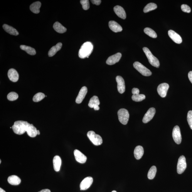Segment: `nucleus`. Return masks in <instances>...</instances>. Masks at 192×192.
<instances>
[{
  "label": "nucleus",
  "mask_w": 192,
  "mask_h": 192,
  "mask_svg": "<svg viewBox=\"0 0 192 192\" xmlns=\"http://www.w3.org/2000/svg\"><path fill=\"white\" fill-rule=\"evenodd\" d=\"M30 125V124L26 121H18L14 122L12 128L15 133L21 135L27 131Z\"/></svg>",
  "instance_id": "f257e3e1"
},
{
  "label": "nucleus",
  "mask_w": 192,
  "mask_h": 192,
  "mask_svg": "<svg viewBox=\"0 0 192 192\" xmlns=\"http://www.w3.org/2000/svg\"><path fill=\"white\" fill-rule=\"evenodd\" d=\"M93 49V44L90 42H87L84 43L79 51V57L82 59L88 58L92 53Z\"/></svg>",
  "instance_id": "f03ea898"
},
{
  "label": "nucleus",
  "mask_w": 192,
  "mask_h": 192,
  "mask_svg": "<svg viewBox=\"0 0 192 192\" xmlns=\"http://www.w3.org/2000/svg\"><path fill=\"white\" fill-rule=\"evenodd\" d=\"M143 50L146 54L150 64L154 67L159 68L160 66L159 61L156 57L153 55L149 49L147 48L144 47L143 48Z\"/></svg>",
  "instance_id": "7ed1b4c3"
},
{
  "label": "nucleus",
  "mask_w": 192,
  "mask_h": 192,
  "mask_svg": "<svg viewBox=\"0 0 192 192\" xmlns=\"http://www.w3.org/2000/svg\"><path fill=\"white\" fill-rule=\"evenodd\" d=\"M87 136L92 143L96 146H99L103 143V139L100 135L95 134L93 131H89L87 133Z\"/></svg>",
  "instance_id": "20e7f679"
},
{
  "label": "nucleus",
  "mask_w": 192,
  "mask_h": 192,
  "mask_svg": "<svg viewBox=\"0 0 192 192\" xmlns=\"http://www.w3.org/2000/svg\"><path fill=\"white\" fill-rule=\"evenodd\" d=\"M117 114L120 122L123 125H126L130 117L128 110L125 109H120L118 111Z\"/></svg>",
  "instance_id": "39448f33"
},
{
  "label": "nucleus",
  "mask_w": 192,
  "mask_h": 192,
  "mask_svg": "<svg viewBox=\"0 0 192 192\" xmlns=\"http://www.w3.org/2000/svg\"><path fill=\"white\" fill-rule=\"evenodd\" d=\"M133 66L142 75L149 76L152 74L151 71L139 62H135L134 63Z\"/></svg>",
  "instance_id": "423d86ee"
},
{
  "label": "nucleus",
  "mask_w": 192,
  "mask_h": 192,
  "mask_svg": "<svg viewBox=\"0 0 192 192\" xmlns=\"http://www.w3.org/2000/svg\"><path fill=\"white\" fill-rule=\"evenodd\" d=\"M186 158L184 156H181L179 158L177 166V173L181 174L185 171L186 168Z\"/></svg>",
  "instance_id": "0eeeda50"
},
{
  "label": "nucleus",
  "mask_w": 192,
  "mask_h": 192,
  "mask_svg": "<svg viewBox=\"0 0 192 192\" xmlns=\"http://www.w3.org/2000/svg\"><path fill=\"white\" fill-rule=\"evenodd\" d=\"M172 136L174 141L177 144H181L182 137L180 129L178 126H176L174 128L172 133Z\"/></svg>",
  "instance_id": "6e6552de"
},
{
  "label": "nucleus",
  "mask_w": 192,
  "mask_h": 192,
  "mask_svg": "<svg viewBox=\"0 0 192 192\" xmlns=\"http://www.w3.org/2000/svg\"><path fill=\"white\" fill-rule=\"evenodd\" d=\"M132 92L133 94L132 99L135 102H141L146 98V96L144 95L139 94V89L134 88L132 89Z\"/></svg>",
  "instance_id": "1a4fd4ad"
},
{
  "label": "nucleus",
  "mask_w": 192,
  "mask_h": 192,
  "mask_svg": "<svg viewBox=\"0 0 192 192\" xmlns=\"http://www.w3.org/2000/svg\"><path fill=\"white\" fill-rule=\"evenodd\" d=\"M169 86L168 84L166 83H162L157 88V92L159 95L162 98L166 97Z\"/></svg>",
  "instance_id": "9d476101"
},
{
  "label": "nucleus",
  "mask_w": 192,
  "mask_h": 192,
  "mask_svg": "<svg viewBox=\"0 0 192 192\" xmlns=\"http://www.w3.org/2000/svg\"><path fill=\"white\" fill-rule=\"evenodd\" d=\"M93 181V178L90 176L87 177L84 179L80 184V190H85L89 188L92 185Z\"/></svg>",
  "instance_id": "9b49d317"
},
{
  "label": "nucleus",
  "mask_w": 192,
  "mask_h": 192,
  "mask_svg": "<svg viewBox=\"0 0 192 192\" xmlns=\"http://www.w3.org/2000/svg\"><path fill=\"white\" fill-rule=\"evenodd\" d=\"M156 112V109L154 108H150L145 114L142 120L143 122L144 123H147L150 121L154 117Z\"/></svg>",
  "instance_id": "f8f14e48"
},
{
  "label": "nucleus",
  "mask_w": 192,
  "mask_h": 192,
  "mask_svg": "<svg viewBox=\"0 0 192 192\" xmlns=\"http://www.w3.org/2000/svg\"><path fill=\"white\" fill-rule=\"evenodd\" d=\"M122 57V54L120 53H117L109 57L106 61L108 65H112L116 63L119 62Z\"/></svg>",
  "instance_id": "ddd939ff"
},
{
  "label": "nucleus",
  "mask_w": 192,
  "mask_h": 192,
  "mask_svg": "<svg viewBox=\"0 0 192 192\" xmlns=\"http://www.w3.org/2000/svg\"><path fill=\"white\" fill-rule=\"evenodd\" d=\"M117 84V89L120 94L124 93L125 91V85L124 79L120 76H117L116 77Z\"/></svg>",
  "instance_id": "4468645a"
},
{
  "label": "nucleus",
  "mask_w": 192,
  "mask_h": 192,
  "mask_svg": "<svg viewBox=\"0 0 192 192\" xmlns=\"http://www.w3.org/2000/svg\"><path fill=\"white\" fill-rule=\"evenodd\" d=\"M100 104L99 98L97 96H94L91 98L89 103L88 106L90 108H94L95 110H98L100 109L99 106Z\"/></svg>",
  "instance_id": "2eb2a0df"
},
{
  "label": "nucleus",
  "mask_w": 192,
  "mask_h": 192,
  "mask_svg": "<svg viewBox=\"0 0 192 192\" xmlns=\"http://www.w3.org/2000/svg\"><path fill=\"white\" fill-rule=\"evenodd\" d=\"M76 161L80 163H84L87 160V157L82 152L77 149H75L74 152Z\"/></svg>",
  "instance_id": "dca6fc26"
},
{
  "label": "nucleus",
  "mask_w": 192,
  "mask_h": 192,
  "mask_svg": "<svg viewBox=\"0 0 192 192\" xmlns=\"http://www.w3.org/2000/svg\"><path fill=\"white\" fill-rule=\"evenodd\" d=\"M87 92V88L85 86L81 88L77 98H76V103L78 104L82 103L83 99H85Z\"/></svg>",
  "instance_id": "f3484780"
},
{
  "label": "nucleus",
  "mask_w": 192,
  "mask_h": 192,
  "mask_svg": "<svg viewBox=\"0 0 192 192\" xmlns=\"http://www.w3.org/2000/svg\"><path fill=\"white\" fill-rule=\"evenodd\" d=\"M168 34L170 38L175 43L181 44L182 42V39L180 35L173 30H169Z\"/></svg>",
  "instance_id": "a211bd4d"
},
{
  "label": "nucleus",
  "mask_w": 192,
  "mask_h": 192,
  "mask_svg": "<svg viewBox=\"0 0 192 192\" xmlns=\"http://www.w3.org/2000/svg\"><path fill=\"white\" fill-rule=\"evenodd\" d=\"M114 11L116 14L119 18L125 19L126 18V15L124 8L119 6H116L114 8Z\"/></svg>",
  "instance_id": "6ab92c4d"
},
{
  "label": "nucleus",
  "mask_w": 192,
  "mask_h": 192,
  "mask_svg": "<svg viewBox=\"0 0 192 192\" xmlns=\"http://www.w3.org/2000/svg\"><path fill=\"white\" fill-rule=\"evenodd\" d=\"M8 75L9 80L12 82H16L18 81L19 75L17 71L14 69L11 68L8 71Z\"/></svg>",
  "instance_id": "aec40b11"
},
{
  "label": "nucleus",
  "mask_w": 192,
  "mask_h": 192,
  "mask_svg": "<svg viewBox=\"0 0 192 192\" xmlns=\"http://www.w3.org/2000/svg\"><path fill=\"white\" fill-rule=\"evenodd\" d=\"M109 26L111 30L115 33H118L122 31V27L114 21H110L109 22Z\"/></svg>",
  "instance_id": "412c9836"
},
{
  "label": "nucleus",
  "mask_w": 192,
  "mask_h": 192,
  "mask_svg": "<svg viewBox=\"0 0 192 192\" xmlns=\"http://www.w3.org/2000/svg\"><path fill=\"white\" fill-rule=\"evenodd\" d=\"M53 168L56 171H60L62 161L61 158L58 156H56L54 157L53 159Z\"/></svg>",
  "instance_id": "4be33fe9"
},
{
  "label": "nucleus",
  "mask_w": 192,
  "mask_h": 192,
  "mask_svg": "<svg viewBox=\"0 0 192 192\" xmlns=\"http://www.w3.org/2000/svg\"><path fill=\"white\" fill-rule=\"evenodd\" d=\"M144 154V149L141 146H137L134 150V154L135 158L139 160L141 158Z\"/></svg>",
  "instance_id": "5701e85b"
},
{
  "label": "nucleus",
  "mask_w": 192,
  "mask_h": 192,
  "mask_svg": "<svg viewBox=\"0 0 192 192\" xmlns=\"http://www.w3.org/2000/svg\"><path fill=\"white\" fill-rule=\"evenodd\" d=\"M3 27L5 31L11 35L17 36L19 34L18 32L17 31L16 29L12 26L4 24L3 25Z\"/></svg>",
  "instance_id": "b1692460"
},
{
  "label": "nucleus",
  "mask_w": 192,
  "mask_h": 192,
  "mask_svg": "<svg viewBox=\"0 0 192 192\" xmlns=\"http://www.w3.org/2000/svg\"><path fill=\"white\" fill-rule=\"evenodd\" d=\"M62 46V43H60L56 44V45L53 46L48 52V56L51 57L55 55L58 51L61 50Z\"/></svg>",
  "instance_id": "393cba45"
},
{
  "label": "nucleus",
  "mask_w": 192,
  "mask_h": 192,
  "mask_svg": "<svg viewBox=\"0 0 192 192\" xmlns=\"http://www.w3.org/2000/svg\"><path fill=\"white\" fill-rule=\"evenodd\" d=\"M8 181L12 185H17L21 183V180L18 176L13 175L8 177Z\"/></svg>",
  "instance_id": "a878e982"
},
{
  "label": "nucleus",
  "mask_w": 192,
  "mask_h": 192,
  "mask_svg": "<svg viewBox=\"0 0 192 192\" xmlns=\"http://www.w3.org/2000/svg\"><path fill=\"white\" fill-rule=\"evenodd\" d=\"M54 30L59 33L62 34L67 31V29L58 22H56L53 25Z\"/></svg>",
  "instance_id": "bb28decb"
},
{
  "label": "nucleus",
  "mask_w": 192,
  "mask_h": 192,
  "mask_svg": "<svg viewBox=\"0 0 192 192\" xmlns=\"http://www.w3.org/2000/svg\"><path fill=\"white\" fill-rule=\"evenodd\" d=\"M41 6V4L40 2H34L31 4L30 7V9L32 12L35 14H38L40 13V9Z\"/></svg>",
  "instance_id": "cd10ccee"
},
{
  "label": "nucleus",
  "mask_w": 192,
  "mask_h": 192,
  "mask_svg": "<svg viewBox=\"0 0 192 192\" xmlns=\"http://www.w3.org/2000/svg\"><path fill=\"white\" fill-rule=\"evenodd\" d=\"M37 130L33 124H30L26 131L28 136L31 137H35L37 135Z\"/></svg>",
  "instance_id": "c85d7f7f"
},
{
  "label": "nucleus",
  "mask_w": 192,
  "mask_h": 192,
  "mask_svg": "<svg viewBox=\"0 0 192 192\" xmlns=\"http://www.w3.org/2000/svg\"><path fill=\"white\" fill-rule=\"evenodd\" d=\"M20 48L21 50L26 51L29 55H34L36 54L35 49L31 47L22 45L21 46Z\"/></svg>",
  "instance_id": "c756f323"
},
{
  "label": "nucleus",
  "mask_w": 192,
  "mask_h": 192,
  "mask_svg": "<svg viewBox=\"0 0 192 192\" xmlns=\"http://www.w3.org/2000/svg\"><path fill=\"white\" fill-rule=\"evenodd\" d=\"M157 172V168L156 166H153L150 169L148 173V178L149 179L152 180L156 176Z\"/></svg>",
  "instance_id": "7c9ffc66"
},
{
  "label": "nucleus",
  "mask_w": 192,
  "mask_h": 192,
  "mask_svg": "<svg viewBox=\"0 0 192 192\" xmlns=\"http://www.w3.org/2000/svg\"><path fill=\"white\" fill-rule=\"evenodd\" d=\"M157 6L156 4L154 3H150L145 7L144 9V13H147L150 11L154 10L157 8Z\"/></svg>",
  "instance_id": "2f4dec72"
},
{
  "label": "nucleus",
  "mask_w": 192,
  "mask_h": 192,
  "mask_svg": "<svg viewBox=\"0 0 192 192\" xmlns=\"http://www.w3.org/2000/svg\"><path fill=\"white\" fill-rule=\"evenodd\" d=\"M144 33L151 38H157V34L153 30L149 28H146L144 29Z\"/></svg>",
  "instance_id": "473e14b6"
},
{
  "label": "nucleus",
  "mask_w": 192,
  "mask_h": 192,
  "mask_svg": "<svg viewBox=\"0 0 192 192\" xmlns=\"http://www.w3.org/2000/svg\"><path fill=\"white\" fill-rule=\"evenodd\" d=\"M45 97V95L43 93H38L34 96L33 100L34 102H38L42 100Z\"/></svg>",
  "instance_id": "72a5a7b5"
},
{
  "label": "nucleus",
  "mask_w": 192,
  "mask_h": 192,
  "mask_svg": "<svg viewBox=\"0 0 192 192\" xmlns=\"http://www.w3.org/2000/svg\"><path fill=\"white\" fill-rule=\"evenodd\" d=\"M18 97L19 96L16 93L11 92L9 93L7 95V99L11 101H13L18 99Z\"/></svg>",
  "instance_id": "f704fd0d"
},
{
  "label": "nucleus",
  "mask_w": 192,
  "mask_h": 192,
  "mask_svg": "<svg viewBox=\"0 0 192 192\" xmlns=\"http://www.w3.org/2000/svg\"><path fill=\"white\" fill-rule=\"evenodd\" d=\"M80 3L82 4V8L85 10H87L89 8L90 4L88 0H81Z\"/></svg>",
  "instance_id": "c9c22d12"
},
{
  "label": "nucleus",
  "mask_w": 192,
  "mask_h": 192,
  "mask_svg": "<svg viewBox=\"0 0 192 192\" xmlns=\"http://www.w3.org/2000/svg\"><path fill=\"white\" fill-rule=\"evenodd\" d=\"M187 121L190 127L192 130V111H189L187 115Z\"/></svg>",
  "instance_id": "e433bc0d"
},
{
  "label": "nucleus",
  "mask_w": 192,
  "mask_h": 192,
  "mask_svg": "<svg viewBox=\"0 0 192 192\" xmlns=\"http://www.w3.org/2000/svg\"><path fill=\"white\" fill-rule=\"evenodd\" d=\"M181 9L182 11L184 12H185V13H190L191 11V9L190 7L186 4L182 5L181 6Z\"/></svg>",
  "instance_id": "4c0bfd02"
},
{
  "label": "nucleus",
  "mask_w": 192,
  "mask_h": 192,
  "mask_svg": "<svg viewBox=\"0 0 192 192\" xmlns=\"http://www.w3.org/2000/svg\"><path fill=\"white\" fill-rule=\"evenodd\" d=\"M91 1L93 4L97 6L99 5L102 2L101 0H92Z\"/></svg>",
  "instance_id": "58836bf2"
},
{
  "label": "nucleus",
  "mask_w": 192,
  "mask_h": 192,
  "mask_svg": "<svg viewBox=\"0 0 192 192\" xmlns=\"http://www.w3.org/2000/svg\"><path fill=\"white\" fill-rule=\"evenodd\" d=\"M188 77L190 81L192 84V71H190L188 73Z\"/></svg>",
  "instance_id": "ea45409f"
},
{
  "label": "nucleus",
  "mask_w": 192,
  "mask_h": 192,
  "mask_svg": "<svg viewBox=\"0 0 192 192\" xmlns=\"http://www.w3.org/2000/svg\"><path fill=\"white\" fill-rule=\"evenodd\" d=\"M39 192H51L50 190L48 189H43Z\"/></svg>",
  "instance_id": "a19ab883"
},
{
  "label": "nucleus",
  "mask_w": 192,
  "mask_h": 192,
  "mask_svg": "<svg viewBox=\"0 0 192 192\" xmlns=\"http://www.w3.org/2000/svg\"><path fill=\"white\" fill-rule=\"evenodd\" d=\"M0 192H6L3 189L0 188Z\"/></svg>",
  "instance_id": "79ce46f5"
},
{
  "label": "nucleus",
  "mask_w": 192,
  "mask_h": 192,
  "mask_svg": "<svg viewBox=\"0 0 192 192\" xmlns=\"http://www.w3.org/2000/svg\"><path fill=\"white\" fill-rule=\"evenodd\" d=\"M37 135H40V131H39V130H37Z\"/></svg>",
  "instance_id": "37998d69"
},
{
  "label": "nucleus",
  "mask_w": 192,
  "mask_h": 192,
  "mask_svg": "<svg viewBox=\"0 0 192 192\" xmlns=\"http://www.w3.org/2000/svg\"><path fill=\"white\" fill-rule=\"evenodd\" d=\"M112 192H117L115 190H114V191H112Z\"/></svg>",
  "instance_id": "c03bdc74"
},
{
  "label": "nucleus",
  "mask_w": 192,
  "mask_h": 192,
  "mask_svg": "<svg viewBox=\"0 0 192 192\" xmlns=\"http://www.w3.org/2000/svg\"><path fill=\"white\" fill-rule=\"evenodd\" d=\"M1 163V161H0V163Z\"/></svg>",
  "instance_id": "a18cd8bd"
}]
</instances>
